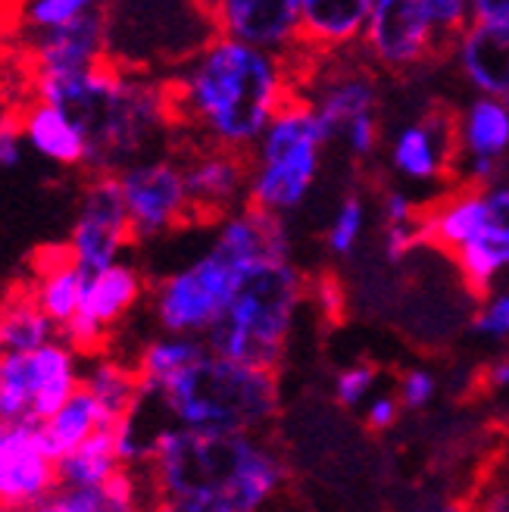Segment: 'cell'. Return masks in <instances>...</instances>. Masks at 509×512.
I'll use <instances>...</instances> for the list:
<instances>
[{
  "label": "cell",
  "instance_id": "obj_32",
  "mask_svg": "<svg viewBox=\"0 0 509 512\" xmlns=\"http://www.w3.org/2000/svg\"><path fill=\"white\" fill-rule=\"evenodd\" d=\"M360 232H363V200L350 194L341 203L332 228H328V250H332L335 256L353 253L356 241H360Z\"/></svg>",
  "mask_w": 509,
  "mask_h": 512
},
{
  "label": "cell",
  "instance_id": "obj_5",
  "mask_svg": "<svg viewBox=\"0 0 509 512\" xmlns=\"http://www.w3.org/2000/svg\"><path fill=\"white\" fill-rule=\"evenodd\" d=\"M307 291L310 281L291 263V256L250 260L238 269L232 297L203 341L232 360L278 369Z\"/></svg>",
  "mask_w": 509,
  "mask_h": 512
},
{
  "label": "cell",
  "instance_id": "obj_25",
  "mask_svg": "<svg viewBox=\"0 0 509 512\" xmlns=\"http://www.w3.org/2000/svg\"><path fill=\"white\" fill-rule=\"evenodd\" d=\"M82 384L97 397V403L107 409L110 422L116 425L129 409L141 400L144 388L135 363L110 356L107 350H97L85 356Z\"/></svg>",
  "mask_w": 509,
  "mask_h": 512
},
{
  "label": "cell",
  "instance_id": "obj_17",
  "mask_svg": "<svg viewBox=\"0 0 509 512\" xmlns=\"http://www.w3.org/2000/svg\"><path fill=\"white\" fill-rule=\"evenodd\" d=\"M57 488V456L41 425L0 422V509H41Z\"/></svg>",
  "mask_w": 509,
  "mask_h": 512
},
{
  "label": "cell",
  "instance_id": "obj_14",
  "mask_svg": "<svg viewBox=\"0 0 509 512\" xmlns=\"http://www.w3.org/2000/svg\"><path fill=\"white\" fill-rule=\"evenodd\" d=\"M185 166L188 197L197 225H216L247 203L250 150L216 144H175Z\"/></svg>",
  "mask_w": 509,
  "mask_h": 512
},
{
  "label": "cell",
  "instance_id": "obj_38",
  "mask_svg": "<svg viewBox=\"0 0 509 512\" xmlns=\"http://www.w3.org/2000/svg\"><path fill=\"white\" fill-rule=\"evenodd\" d=\"M22 132H19V119L16 113L10 116H0V169L16 166L22 160Z\"/></svg>",
  "mask_w": 509,
  "mask_h": 512
},
{
  "label": "cell",
  "instance_id": "obj_15",
  "mask_svg": "<svg viewBox=\"0 0 509 512\" xmlns=\"http://www.w3.org/2000/svg\"><path fill=\"white\" fill-rule=\"evenodd\" d=\"M463 113L438 100L431 104L422 119L403 128L394 141L391 163L397 172L416 182H460L463 169Z\"/></svg>",
  "mask_w": 509,
  "mask_h": 512
},
{
  "label": "cell",
  "instance_id": "obj_46",
  "mask_svg": "<svg viewBox=\"0 0 509 512\" xmlns=\"http://www.w3.org/2000/svg\"><path fill=\"white\" fill-rule=\"evenodd\" d=\"M503 100H506V107H509V91H506V97H503Z\"/></svg>",
  "mask_w": 509,
  "mask_h": 512
},
{
  "label": "cell",
  "instance_id": "obj_13",
  "mask_svg": "<svg viewBox=\"0 0 509 512\" xmlns=\"http://www.w3.org/2000/svg\"><path fill=\"white\" fill-rule=\"evenodd\" d=\"M363 54L378 72L410 75L435 66L425 0H375L363 29Z\"/></svg>",
  "mask_w": 509,
  "mask_h": 512
},
{
  "label": "cell",
  "instance_id": "obj_9",
  "mask_svg": "<svg viewBox=\"0 0 509 512\" xmlns=\"http://www.w3.org/2000/svg\"><path fill=\"white\" fill-rule=\"evenodd\" d=\"M238 263L225 256L219 247L191 260L188 266L169 272L150 288V313L160 331H175V335H197L203 338L222 316L228 297H232Z\"/></svg>",
  "mask_w": 509,
  "mask_h": 512
},
{
  "label": "cell",
  "instance_id": "obj_19",
  "mask_svg": "<svg viewBox=\"0 0 509 512\" xmlns=\"http://www.w3.org/2000/svg\"><path fill=\"white\" fill-rule=\"evenodd\" d=\"M22 141L32 153H38L41 160L54 163L60 169H79L85 172L88 163V141L82 125L75 122V116L60 107L50 104L44 97H29V104H19L16 110Z\"/></svg>",
  "mask_w": 509,
  "mask_h": 512
},
{
  "label": "cell",
  "instance_id": "obj_35",
  "mask_svg": "<svg viewBox=\"0 0 509 512\" xmlns=\"http://www.w3.org/2000/svg\"><path fill=\"white\" fill-rule=\"evenodd\" d=\"M435 394H438V381H435V375H431V372H425V369L403 372L400 394H397L403 409H422V406H428L431 400H435Z\"/></svg>",
  "mask_w": 509,
  "mask_h": 512
},
{
  "label": "cell",
  "instance_id": "obj_16",
  "mask_svg": "<svg viewBox=\"0 0 509 512\" xmlns=\"http://www.w3.org/2000/svg\"><path fill=\"white\" fill-rule=\"evenodd\" d=\"M19 50L29 82L88 72L110 60L107 13H88L57 25V29L25 35L19 38Z\"/></svg>",
  "mask_w": 509,
  "mask_h": 512
},
{
  "label": "cell",
  "instance_id": "obj_47",
  "mask_svg": "<svg viewBox=\"0 0 509 512\" xmlns=\"http://www.w3.org/2000/svg\"><path fill=\"white\" fill-rule=\"evenodd\" d=\"M0 350H4V347H0Z\"/></svg>",
  "mask_w": 509,
  "mask_h": 512
},
{
  "label": "cell",
  "instance_id": "obj_10",
  "mask_svg": "<svg viewBox=\"0 0 509 512\" xmlns=\"http://www.w3.org/2000/svg\"><path fill=\"white\" fill-rule=\"evenodd\" d=\"M116 178L125 210H129L135 244L157 241L178 232V228L197 225L178 147L135 160L119 169Z\"/></svg>",
  "mask_w": 509,
  "mask_h": 512
},
{
  "label": "cell",
  "instance_id": "obj_44",
  "mask_svg": "<svg viewBox=\"0 0 509 512\" xmlns=\"http://www.w3.org/2000/svg\"><path fill=\"white\" fill-rule=\"evenodd\" d=\"M19 107H13V100H10V91H7V82H4V75H0V116H10L16 113Z\"/></svg>",
  "mask_w": 509,
  "mask_h": 512
},
{
  "label": "cell",
  "instance_id": "obj_43",
  "mask_svg": "<svg viewBox=\"0 0 509 512\" xmlns=\"http://www.w3.org/2000/svg\"><path fill=\"white\" fill-rule=\"evenodd\" d=\"M494 438H497V447H494L488 456L494 459V466H500V469L509 472V425L497 428V431H494Z\"/></svg>",
  "mask_w": 509,
  "mask_h": 512
},
{
  "label": "cell",
  "instance_id": "obj_20",
  "mask_svg": "<svg viewBox=\"0 0 509 512\" xmlns=\"http://www.w3.org/2000/svg\"><path fill=\"white\" fill-rule=\"evenodd\" d=\"M456 63L472 88L491 97L509 91V16L506 19H472L456 44Z\"/></svg>",
  "mask_w": 509,
  "mask_h": 512
},
{
  "label": "cell",
  "instance_id": "obj_45",
  "mask_svg": "<svg viewBox=\"0 0 509 512\" xmlns=\"http://www.w3.org/2000/svg\"><path fill=\"white\" fill-rule=\"evenodd\" d=\"M10 29V0H0V32Z\"/></svg>",
  "mask_w": 509,
  "mask_h": 512
},
{
  "label": "cell",
  "instance_id": "obj_23",
  "mask_svg": "<svg viewBox=\"0 0 509 512\" xmlns=\"http://www.w3.org/2000/svg\"><path fill=\"white\" fill-rule=\"evenodd\" d=\"M147 500L144 478L125 466L107 484H57L41 509L47 512H132Z\"/></svg>",
  "mask_w": 509,
  "mask_h": 512
},
{
  "label": "cell",
  "instance_id": "obj_42",
  "mask_svg": "<svg viewBox=\"0 0 509 512\" xmlns=\"http://www.w3.org/2000/svg\"><path fill=\"white\" fill-rule=\"evenodd\" d=\"M472 19H506L509 0H469Z\"/></svg>",
  "mask_w": 509,
  "mask_h": 512
},
{
  "label": "cell",
  "instance_id": "obj_31",
  "mask_svg": "<svg viewBox=\"0 0 509 512\" xmlns=\"http://www.w3.org/2000/svg\"><path fill=\"white\" fill-rule=\"evenodd\" d=\"M110 4L113 0H10V29L25 38L88 13H107Z\"/></svg>",
  "mask_w": 509,
  "mask_h": 512
},
{
  "label": "cell",
  "instance_id": "obj_7",
  "mask_svg": "<svg viewBox=\"0 0 509 512\" xmlns=\"http://www.w3.org/2000/svg\"><path fill=\"white\" fill-rule=\"evenodd\" d=\"M325 144L313 104L303 94H291L250 150L247 203L278 216L297 210L316 182Z\"/></svg>",
  "mask_w": 509,
  "mask_h": 512
},
{
  "label": "cell",
  "instance_id": "obj_21",
  "mask_svg": "<svg viewBox=\"0 0 509 512\" xmlns=\"http://www.w3.org/2000/svg\"><path fill=\"white\" fill-rule=\"evenodd\" d=\"M85 275L88 272L79 266V260L69 253L66 244L44 247L32 256V269H29V278H25V285L32 288L41 310L54 319L60 331L75 319V313H79Z\"/></svg>",
  "mask_w": 509,
  "mask_h": 512
},
{
  "label": "cell",
  "instance_id": "obj_22",
  "mask_svg": "<svg viewBox=\"0 0 509 512\" xmlns=\"http://www.w3.org/2000/svg\"><path fill=\"white\" fill-rule=\"evenodd\" d=\"M375 0H300L297 41L319 54L353 47L363 38Z\"/></svg>",
  "mask_w": 509,
  "mask_h": 512
},
{
  "label": "cell",
  "instance_id": "obj_8",
  "mask_svg": "<svg viewBox=\"0 0 509 512\" xmlns=\"http://www.w3.org/2000/svg\"><path fill=\"white\" fill-rule=\"evenodd\" d=\"M85 353L57 335L29 350H0V422L41 425L82 384Z\"/></svg>",
  "mask_w": 509,
  "mask_h": 512
},
{
  "label": "cell",
  "instance_id": "obj_39",
  "mask_svg": "<svg viewBox=\"0 0 509 512\" xmlns=\"http://www.w3.org/2000/svg\"><path fill=\"white\" fill-rule=\"evenodd\" d=\"M400 397H375L366 409V428L369 431H388L400 419Z\"/></svg>",
  "mask_w": 509,
  "mask_h": 512
},
{
  "label": "cell",
  "instance_id": "obj_26",
  "mask_svg": "<svg viewBox=\"0 0 509 512\" xmlns=\"http://www.w3.org/2000/svg\"><path fill=\"white\" fill-rule=\"evenodd\" d=\"M57 335L60 328L41 310V303L25 281L13 285L0 300V347L4 350H29Z\"/></svg>",
  "mask_w": 509,
  "mask_h": 512
},
{
  "label": "cell",
  "instance_id": "obj_27",
  "mask_svg": "<svg viewBox=\"0 0 509 512\" xmlns=\"http://www.w3.org/2000/svg\"><path fill=\"white\" fill-rule=\"evenodd\" d=\"M460 269L463 288L481 303L491 294L494 278L509 269V232H478L450 253Z\"/></svg>",
  "mask_w": 509,
  "mask_h": 512
},
{
  "label": "cell",
  "instance_id": "obj_4",
  "mask_svg": "<svg viewBox=\"0 0 509 512\" xmlns=\"http://www.w3.org/2000/svg\"><path fill=\"white\" fill-rule=\"evenodd\" d=\"M172 425L200 431H266L282 409L278 369L250 366L210 344L157 391Z\"/></svg>",
  "mask_w": 509,
  "mask_h": 512
},
{
  "label": "cell",
  "instance_id": "obj_3",
  "mask_svg": "<svg viewBox=\"0 0 509 512\" xmlns=\"http://www.w3.org/2000/svg\"><path fill=\"white\" fill-rule=\"evenodd\" d=\"M35 97L66 107L88 141L85 172L116 175L135 160L172 150L178 141L166 75L116 60L79 75L29 82Z\"/></svg>",
  "mask_w": 509,
  "mask_h": 512
},
{
  "label": "cell",
  "instance_id": "obj_29",
  "mask_svg": "<svg viewBox=\"0 0 509 512\" xmlns=\"http://www.w3.org/2000/svg\"><path fill=\"white\" fill-rule=\"evenodd\" d=\"M207 350V341L197 335H175V331H160V335L150 338L138 356H135V369L141 378L144 391H157L160 384H166L175 372H182L191 360Z\"/></svg>",
  "mask_w": 509,
  "mask_h": 512
},
{
  "label": "cell",
  "instance_id": "obj_34",
  "mask_svg": "<svg viewBox=\"0 0 509 512\" xmlns=\"http://www.w3.org/2000/svg\"><path fill=\"white\" fill-rule=\"evenodd\" d=\"M472 331L488 338H509V291L481 300L478 313L472 316Z\"/></svg>",
  "mask_w": 509,
  "mask_h": 512
},
{
  "label": "cell",
  "instance_id": "obj_40",
  "mask_svg": "<svg viewBox=\"0 0 509 512\" xmlns=\"http://www.w3.org/2000/svg\"><path fill=\"white\" fill-rule=\"evenodd\" d=\"M485 213L491 232H509V188H485Z\"/></svg>",
  "mask_w": 509,
  "mask_h": 512
},
{
  "label": "cell",
  "instance_id": "obj_36",
  "mask_svg": "<svg viewBox=\"0 0 509 512\" xmlns=\"http://www.w3.org/2000/svg\"><path fill=\"white\" fill-rule=\"evenodd\" d=\"M310 288H313V297H316V303H319V310H322L328 319H332V322H341V319H344V306H347L341 281H338L332 272H322Z\"/></svg>",
  "mask_w": 509,
  "mask_h": 512
},
{
  "label": "cell",
  "instance_id": "obj_37",
  "mask_svg": "<svg viewBox=\"0 0 509 512\" xmlns=\"http://www.w3.org/2000/svg\"><path fill=\"white\" fill-rule=\"evenodd\" d=\"M347 144H350V153L353 157H366V153H372L375 141H378V119L375 113H366L360 119H353L347 125V132H344Z\"/></svg>",
  "mask_w": 509,
  "mask_h": 512
},
{
  "label": "cell",
  "instance_id": "obj_18",
  "mask_svg": "<svg viewBox=\"0 0 509 512\" xmlns=\"http://www.w3.org/2000/svg\"><path fill=\"white\" fill-rule=\"evenodd\" d=\"M219 35L282 54L297 41L300 0H210Z\"/></svg>",
  "mask_w": 509,
  "mask_h": 512
},
{
  "label": "cell",
  "instance_id": "obj_6",
  "mask_svg": "<svg viewBox=\"0 0 509 512\" xmlns=\"http://www.w3.org/2000/svg\"><path fill=\"white\" fill-rule=\"evenodd\" d=\"M213 35L210 0H113L107 7L110 60L122 66L169 72Z\"/></svg>",
  "mask_w": 509,
  "mask_h": 512
},
{
  "label": "cell",
  "instance_id": "obj_41",
  "mask_svg": "<svg viewBox=\"0 0 509 512\" xmlns=\"http://www.w3.org/2000/svg\"><path fill=\"white\" fill-rule=\"evenodd\" d=\"M478 384L485 391H500V388H509V353L506 356H497L494 363H488L481 369V378Z\"/></svg>",
  "mask_w": 509,
  "mask_h": 512
},
{
  "label": "cell",
  "instance_id": "obj_2",
  "mask_svg": "<svg viewBox=\"0 0 509 512\" xmlns=\"http://www.w3.org/2000/svg\"><path fill=\"white\" fill-rule=\"evenodd\" d=\"M147 500L175 512H253L288 488V466L263 431L169 425L138 469Z\"/></svg>",
  "mask_w": 509,
  "mask_h": 512
},
{
  "label": "cell",
  "instance_id": "obj_12",
  "mask_svg": "<svg viewBox=\"0 0 509 512\" xmlns=\"http://www.w3.org/2000/svg\"><path fill=\"white\" fill-rule=\"evenodd\" d=\"M147 291L150 288L144 272L129 260H116L104 269L88 272L79 313H75V319L60 335L69 338L85 356L107 350L113 331L138 310V303L144 300Z\"/></svg>",
  "mask_w": 509,
  "mask_h": 512
},
{
  "label": "cell",
  "instance_id": "obj_28",
  "mask_svg": "<svg viewBox=\"0 0 509 512\" xmlns=\"http://www.w3.org/2000/svg\"><path fill=\"white\" fill-rule=\"evenodd\" d=\"M463 160H500L509 153V107L506 100L481 94L463 113Z\"/></svg>",
  "mask_w": 509,
  "mask_h": 512
},
{
  "label": "cell",
  "instance_id": "obj_24",
  "mask_svg": "<svg viewBox=\"0 0 509 512\" xmlns=\"http://www.w3.org/2000/svg\"><path fill=\"white\" fill-rule=\"evenodd\" d=\"M104 428H113V422L107 416V409L97 403V397L85 388V384H79V388H75L54 413L41 422L44 441L57 459Z\"/></svg>",
  "mask_w": 509,
  "mask_h": 512
},
{
  "label": "cell",
  "instance_id": "obj_1",
  "mask_svg": "<svg viewBox=\"0 0 509 512\" xmlns=\"http://www.w3.org/2000/svg\"><path fill=\"white\" fill-rule=\"evenodd\" d=\"M175 144L253 150L272 116L294 94L288 63L275 50L213 35L166 72Z\"/></svg>",
  "mask_w": 509,
  "mask_h": 512
},
{
  "label": "cell",
  "instance_id": "obj_33",
  "mask_svg": "<svg viewBox=\"0 0 509 512\" xmlns=\"http://www.w3.org/2000/svg\"><path fill=\"white\" fill-rule=\"evenodd\" d=\"M378 381V366L375 363H356L344 372H338L335 378V400L344 406V409H353L360 406Z\"/></svg>",
  "mask_w": 509,
  "mask_h": 512
},
{
  "label": "cell",
  "instance_id": "obj_30",
  "mask_svg": "<svg viewBox=\"0 0 509 512\" xmlns=\"http://www.w3.org/2000/svg\"><path fill=\"white\" fill-rule=\"evenodd\" d=\"M122 469L116 434L113 428H104L57 459V484H107Z\"/></svg>",
  "mask_w": 509,
  "mask_h": 512
},
{
  "label": "cell",
  "instance_id": "obj_11",
  "mask_svg": "<svg viewBox=\"0 0 509 512\" xmlns=\"http://www.w3.org/2000/svg\"><path fill=\"white\" fill-rule=\"evenodd\" d=\"M132 244V222L122 200L119 178L110 172H88L66 238L69 253L85 272H94L122 260V253Z\"/></svg>",
  "mask_w": 509,
  "mask_h": 512
}]
</instances>
